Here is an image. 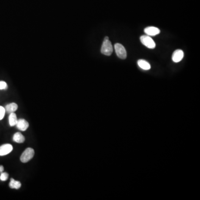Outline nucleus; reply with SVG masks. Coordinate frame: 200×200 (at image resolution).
<instances>
[{
	"label": "nucleus",
	"mask_w": 200,
	"mask_h": 200,
	"mask_svg": "<svg viewBox=\"0 0 200 200\" xmlns=\"http://www.w3.org/2000/svg\"><path fill=\"white\" fill-rule=\"evenodd\" d=\"M115 49L117 56L121 59L124 60L127 57V52L124 46L120 44H115Z\"/></svg>",
	"instance_id": "20e7f679"
},
{
	"label": "nucleus",
	"mask_w": 200,
	"mask_h": 200,
	"mask_svg": "<svg viewBox=\"0 0 200 200\" xmlns=\"http://www.w3.org/2000/svg\"><path fill=\"white\" fill-rule=\"evenodd\" d=\"M10 188H15V189H19L21 186V183L19 181H17L15 180L14 179L11 178V181L9 184Z\"/></svg>",
	"instance_id": "ddd939ff"
},
{
	"label": "nucleus",
	"mask_w": 200,
	"mask_h": 200,
	"mask_svg": "<svg viewBox=\"0 0 200 200\" xmlns=\"http://www.w3.org/2000/svg\"><path fill=\"white\" fill-rule=\"evenodd\" d=\"M13 150L12 146L10 144H4L0 146V156H3L8 155Z\"/></svg>",
	"instance_id": "39448f33"
},
{
	"label": "nucleus",
	"mask_w": 200,
	"mask_h": 200,
	"mask_svg": "<svg viewBox=\"0 0 200 200\" xmlns=\"http://www.w3.org/2000/svg\"><path fill=\"white\" fill-rule=\"evenodd\" d=\"M13 140L17 143L21 144L25 142V138L22 133H21L20 132H17L13 135Z\"/></svg>",
	"instance_id": "1a4fd4ad"
},
{
	"label": "nucleus",
	"mask_w": 200,
	"mask_h": 200,
	"mask_svg": "<svg viewBox=\"0 0 200 200\" xmlns=\"http://www.w3.org/2000/svg\"><path fill=\"white\" fill-rule=\"evenodd\" d=\"M101 52L106 56H110L113 52V47L109 40H104L101 47Z\"/></svg>",
	"instance_id": "f257e3e1"
},
{
	"label": "nucleus",
	"mask_w": 200,
	"mask_h": 200,
	"mask_svg": "<svg viewBox=\"0 0 200 200\" xmlns=\"http://www.w3.org/2000/svg\"><path fill=\"white\" fill-rule=\"evenodd\" d=\"M6 112L5 108L3 107L0 106V120L3 119Z\"/></svg>",
	"instance_id": "2eb2a0df"
},
{
	"label": "nucleus",
	"mask_w": 200,
	"mask_h": 200,
	"mask_svg": "<svg viewBox=\"0 0 200 200\" xmlns=\"http://www.w3.org/2000/svg\"><path fill=\"white\" fill-rule=\"evenodd\" d=\"M6 112L8 113L15 112L18 108V105L16 103H11L7 105L5 107Z\"/></svg>",
	"instance_id": "9d476101"
},
{
	"label": "nucleus",
	"mask_w": 200,
	"mask_h": 200,
	"mask_svg": "<svg viewBox=\"0 0 200 200\" xmlns=\"http://www.w3.org/2000/svg\"><path fill=\"white\" fill-rule=\"evenodd\" d=\"M8 121H9V124L11 126H14L16 125L18 119H17V117L16 113H15V112L10 113Z\"/></svg>",
	"instance_id": "f8f14e48"
},
{
	"label": "nucleus",
	"mask_w": 200,
	"mask_h": 200,
	"mask_svg": "<svg viewBox=\"0 0 200 200\" xmlns=\"http://www.w3.org/2000/svg\"><path fill=\"white\" fill-rule=\"evenodd\" d=\"M138 63L139 67L143 69L149 70L151 69L150 63L144 60H138Z\"/></svg>",
	"instance_id": "9b49d317"
},
{
	"label": "nucleus",
	"mask_w": 200,
	"mask_h": 200,
	"mask_svg": "<svg viewBox=\"0 0 200 200\" xmlns=\"http://www.w3.org/2000/svg\"><path fill=\"white\" fill-rule=\"evenodd\" d=\"M8 178V174L6 172H2L0 176V180L2 181H5Z\"/></svg>",
	"instance_id": "4468645a"
},
{
	"label": "nucleus",
	"mask_w": 200,
	"mask_h": 200,
	"mask_svg": "<svg viewBox=\"0 0 200 200\" xmlns=\"http://www.w3.org/2000/svg\"><path fill=\"white\" fill-rule=\"evenodd\" d=\"M144 32L149 36H154L158 35L160 33V30L155 27H147L144 28Z\"/></svg>",
	"instance_id": "6e6552de"
},
{
	"label": "nucleus",
	"mask_w": 200,
	"mask_h": 200,
	"mask_svg": "<svg viewBox=\"0 0 200 200\" xmlns=\"http://www.w3.org/2000/svg\"><path fill=\"white\" fill-rule=\"evenodd\" d=\"M16 126L19 130L25 131L28 128L29 124L25 119H18Z\"/></svg>",
	"instance_id": "0eeeda50"
},
{
	"label": "nucleus",
	"mask_w": 200,
	"mask_h": 200,
	"mask_svg": "<svg viewBox=\"0 0 200 200\" xmlns=\"http://www.w3.org/2000/svg\"><path fill=\"white\" fill-rule=\"evenodd\" d=\"M35 151L32 148H27L25 150V151L22 153L20 160L22 162L26 163L30 161L34 156Z\"/></svg>",
	"instance_id": "f03ea898"
},
{
	"label": "nucleus",
	"mask_w": 200,
	"mask_h": 200,
	"mask_svg": "<svg viewBox=\"0 0 200 200\" xmlns=\"http://www.w3.org/2000/svg\"><path fill=\"white\" fill-rule=\"evenodd\" d=\"M184 56V53L181 50H175L173 53L172 59L174 63H179L181 61Z\"/></svg>",
	"instance_id": "423d86ee"
},
{
	"label": "nucleus",
	"mask_w": 200,
	"mask_h": 200,
	"mask_svg": "<svg viewBox=\"0 0 200 200\" xmlns=\"http://www.w3.org/2000/svg\"><path fill=\"white\" fill-rule=\"evenodd\" d=\"M140 40L142 44L149 49H153L156 47V44L154 41L152 40V38L149 37V36L148 35H143L141 36Z\"/></svg>",
	"instance_id": "7ed1b4c3"
},
{
	"label": "nucleus",
	"mask_w": 200,
	"mask_h": 200,
	"mask_svg": "<svg viewBox=\"0 0 200 200\" xmlns=\"http://www.w3.org/2000/svg\"><path fill=\"white\" fill-rule=\"evenodd\" d=\"M7 88L6 82L5 81H0V90H5Z\"/></svg>",
	"instance_id": "dca6fc26"
},
{
	"label": "nucleus",
	"mask_w": 200,
	"mask_h": 200,
	"mask_svg": "<svg viewBox=\"0 0 200 200\" xmlns=\"http://www.w3.org/2000/svg\"><path fill=\"white\" fill-rule=\"evenodd\" d=\"M3 170H4V168H3V167L2 166H0V172H1V173L3 172Z\"/></svg>",
	"instance_id": "f3484780"
},
{
	"label": "nucleus",
	"mask_w": 200,
	"mask_h": 200,
	"mask_svg": "<svg viewBox=\"0 0 200 200\" xmlns=\"http://www.w3.org/2000/svg\"><path fill=\"white\" fill-rule=\"evenodd\" d=\"M104 40H109V38H108V37H107V36H106V37L105 38H104Z\"/></svg>",
	"instance_id": "a211bd4d"
}]
</instances>
